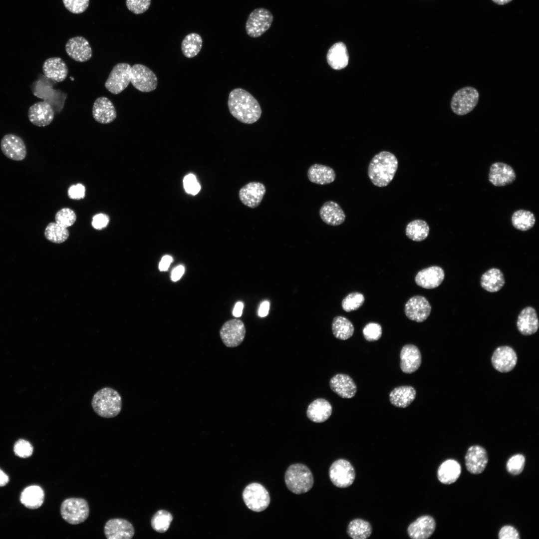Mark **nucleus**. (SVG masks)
Instances as JSON below:
<instances>
[{"label": "nucleus", "instance_id": "39448f33", "mask_svg": "<svg viewBox=\"0 0 539 539\" xmlns=\"http://www.w3.org/2000/svg\"><path fill=\"white\" fill-rule=\"evenodd\" d=\"M479 100V93L472 86H466L458 90L453 94L450 107L452 111L458 116L465 115L475 108Z\"/></svg>", "mask_w": 539, "mask_h": 539}, {"label": "nucleus", "instance_id": "aec40b11", "mask_svg": "<svg viewBox=\"0 0 539 539\" xmlns=\"http://www.w3.org/2000/svg\"><path fill=\"white\" fill-rule=\"evenodd\" d=\"M516 178L514 169L503 162H496L490 167L489 180L493 185L502 187L513 183Z\"/></svg>", "mask_w": 539, "mask_h": 539}, {"label": "nucleus", "instance_id": "8fccbe9b", "mask_svg": "<svg viewBox=\"0 0 539 539\" xmlns=\"http://www.w3.org/2000/svg\"><path fill=\"white\" fill-rule=\"evenodd\" d=\"M65 7L70 12L79 14L88 7L89 0H62Z\"/></svg>", "mask_w": 539, "mask_h": 539}, {"label": "nucleus", "instance_id": "f257e3e1", "mask_svg": "<svg viewBox=\"0 0 539 539\" xmlns=\"http://www.w3.org/2000/svg\"><path fill=\"white\" fill-rule=\"evenodd\" d=\"M228 105L232 115L245 124L256 122L262 114V109L258 101L249 92L242 88H235L230 92Z\"/></svg>", "mask_w": 539, "mask_h": 539}, {"label": "nucleus", "instance_id": "a19ab883", "mask_svg": "<svg viewBox=\"0 0 539 539\" xmlns=\"http://www.w3.org/2000/svg\"><path fill=\"white\" fill-rule=\"evenodd\" d=\"M348 536L353 539H366L372 533V527L368 522L360 519L351 521L347 527Z\"/></svg>", "mask_w": 539, "mask_h": 539}, {"label": "nucleus", "instance_id": "e433bc0d", "mask_svg": "<svg viewBox=\"0 0 539 539\" xmlns=\"http://www.w3.org/2000/svg\"><path fill=\"white\" fill-rule=\"evenodd\" d=\"M430 232L427 223L423 220L416 219L409 222L406 226L405 234L410 240L421 242L425 240Z\"/></svg>", "mask_w": 539, "mask_h": 539}, {"label": "nucleus", "instance_id": "f704fd0d", "mask_svg": "<svg viewBox=\"0 0 539 539\" xmlns=\"http://www.w3.org/2000/svg\"><path fill=\"white\" fill-rule=\"evenodd\" d=\"M44 499L43 489L37 485L25 488L20 497L21 503L27 508L36 509L41 506Z\"/></svg>", "mask_w": 539, "mask_h": 539}, {"label": "nucleus", "instance_id": "6ab92c4d", "mask_svg": "<svg viewBox=\"0 0 539 539\" xmlns=\"http://www.w3.org/2000/svg\"><path fill=\"white\" fill-rule=\"evenodd\" d=\"M266 192V189L263 183L251 182L241 188L239 195L244 205L251 208H256L260 205Z\"/></svg>", "mask_w": 539, "mask_h": 539}, {"label": "nucleus", "instance_id": "f03ea898", "mask_svg": "<svg viewBox=\"0 0 539 539\" xmlns=\"http://www.w3.org/2000/svg\"><path fill=\"white\" fill-rule=\"evenodd\" d=\"M398 166V160L394 154L381 151L370 161L367 170L368 177L375 186L386 187L393 180Z\"/></svg>", "mask_w": 539, "mask_h": 539}, {"label": "nucleus", "instance_id": "a18cd8bd", "mask_svg": "<svg viewBox=\"0 0 539 539\" xmlns=\"http://www.w3.org/2000/svg\"><path fill=\"white\" fill-rule=\"evenodd\" d=\"M76 219V216L74 212L67 208L59 210L55 216V222L66 228L72 226Z\"/></svg>", "mask_w": 539, "mask_h": 539}, {"label": "nucleus", "instance_id": "603ef678", "mask_svg": "<svg viewBox=\"0 0 539 539\" xmlns=\"http://www.w3.org/2000/svg\"><path fill=\"white\" fill-rule=\"evenodd\" d=\"M183 185L186 192L194 195H196L201 189L195 176L192 174H188L184 177Z\"/></svg>", "mask_w": 539, "mask_h": 539}, {"label": "nucleus", "instance_id": "4c0bfd02", "mask_svg": "<svg viewBox=\"0 0 539 539\" xmlns=\"http://www.w3.org/2000/svg\"><path fill=\"white\" fill-rule=\"evenodd\" d=\"M332 330L334 336L340 340H346L353 334L354 327L351 322L342 316L335 317L332 323Z\"/></svg>", "mask_w": 539, "mask_h": 539}, {"label": "nucleus", "instance_id": "423d86ee", "mask_svg": "<svg viewBox=\"0 0 539 539\" xmlns=\"http://www.w3.org/2000/svg\"><path fill=\"white\" fill-rule=\"evenodd\" d=\"M62 519L71 525H77L84 522L89 514L87 501L82 498H71L63 501L60 506Z\"/></svg>", "mask_w": 539, "mask_h": 539}, {"label": "nucleus", "instance_id": "1a4fd4ad", "mask_svg": "<svg viewBox=\"0 0 539 539\" xmlns=\"http://www.w3.org/2000/svg\"><path fill=\"white\" fill-rule=\"evenodd\" d=\"M130 76V82L141 92H151L157 86L158 79L156 74L144 65L135 64L132 66Z\"/></svg>", "mask_w": 539, "mask_h": 539}, {"label": "nucleus", "instance_id": "2eb2a0df", "mask_svg": "<svg viewBox=\"0 0 539 539\" xmlns=\"http://www.w3.org/2000/svg\"><path fill=\"white\" fill-rule=\"evenodd\" d=\"M65 51L70 58L80 62L88 61L92 55L89 42L81 36L69 39L65 44Z\"/></svg>", "mask_w": 539, "mask_h": 539}, {"label": "nucleus", "instance_id": "7ed1b4c3", "mask_svg": "<svg viewBox=\"0 0 539 539\" xmlns=\"http://www.w3.org/2000/svg\"><path fill=\"white\" fill-rule=\"evenodd\" d=\"M122 398L119 393L110 387H104L93 395L91 406L100 417L111 418L118 415L122 409Z\"/></svg>", "mask_w": 539, "mask_h": 539}, {"label": "nucleus", "instance_id": "a211bd4d", "mask_svg": "<svg viewBox=\"0 0 539 539\" xmlns=\"http://www.w3.org/2000/svg\"><path fill=\"white\" fill-rule=\"evenodd\" d=\"M517 356L511 347L504 346L498 347L493 354L492 363L493 367L501 372H508L516 366Z\"/></svg>", "mask_w": 539, "mask_h": 539}, {"label": "nucleus", "instance_id": "f3484780", "mask_svg": "<svg viewBox=\"0 0 539 539\" xmlns=\"http://www.w3.org/2000/svg\"><path fill=\"white\" fill-rule=\"evenodd\" d=\"M467 470L473 474H479L485 469L488 462V454L485 448L479 446H471L465 457Z\"/></svg>", "mask_w": 539, "mask_h": 539}, {"label": "nucleus", "instance_id": "052dcab7", "mask_svg": "<svg viewBox=\"0 0 539 539\" xmlns=\"http://www.w3.org/2000/svg\"><path fill=\"white\" fill-rule=\"evenodd\" d=\"M244 308V304L241 301L237 302L233 309V314L236 317L241 316L243 313V309Z\"/></svg>", "mask_w": 539, "mask_h": 539}, {"label": "nucleus", "instance_id": "09e8293b", "mask_svg": "<svg viewBox=\"0 0 539 539\" xmlns=\"http://www.w3.org/2000/svg\"><path fill=\"white\" fill-rule=\"evenodd\" d=\"M33 448L31 444L24 439H19L14 445V453L17 456L22 458H28L32 454Z\"/></svg>", "mask_w": 539, "mask_h": 539}, {"label": "nucleus", "instance_id": "bb28decb", "mask_svg": "<svg viewBox=\"0 0 539 539\" xmlns=\"http://www.w3.org/2000/svg\"><path fill=\"white\" fill-rule=\"evenodd\" d=\"M517 326L519 331L523 335H530L538 330L539 322L536 310L532 307H526L519 314Z\"/></svg>", "mask_w": 539, "mask_h": 539}, {"label": "nucleus", "instance_id": "7c9ffc66", "mask_svg": "<svg viewBox=\"0 0 539 539\" xmlns=\"http://www.w3.org/2000/svg\"><path fill=\"white\" fill-rule=\"evenodd\" d=\"M326 59L328 64L334 69L340 70L345 68L349 60L346 45L340 41L333 44L327 51Z\"/></svg>", "mask_w": 539, "mask_h": 539}, {"label": "nucleus", "instance_id": "f8f14e48", "mask_svg": "<svg viewBox=\"0 0 539 539\" xmlns=\"http://www.w3.org/2000/svg\"><path fill=\"white\" fill-rule=\"evenodd\" d=\"M246 328L243 322L238 319H230L222 326L220 335L224 344L228 347L239 346L244 340Z\"/></svg>", "mask_w": 539, "mask_h": 539}, {"label": "nucleus", "instance_id": "9b49d317", "mask_svg": "<svg viewBox=\"0 0 539 539\" xmlns=\"http://www.w3.org/2000/svg\"><path fill=\"white\" fill-rule=\"evenodd\" d=\"M331 482L339 488H346L352 484L355 478L354 469L351 464L345 459L334 461L329 470Z\"/></svg>", "mask_w": 539, "mask_h": 539}, {"label": "nucleus", "instance_id": "20e7f679", "mask_svg": "<svg viewBox=\"0 0 539 539\" xmlns=\"http://www.w3.org/2000/svg\"><path fill=\"white\" fill-rule=\"evenodd\" d=\"M284 481L288 489L296 494L307 492L314 483L310 469L305 465L299 463L292 464L287 468Z\"/></svg>", "mask_w": 539, "mask_h": 539}, {"label": "nucleus", "instance_id": "ea45409f", "mask_svg": "<svg viewBox=\"0 0 539 539\" xmlns=\"http://www.w3.org/2000/svg\"><path fill=\"white\" fill-rule=\"evenodd\" d=\"M511 221L514 228L521 231H527L534 227L536 218L529 211L518 210L513 214Z\"/></svg>", "mask_w": 539, "mask_h": 539}, {"label": "nucleus", "instance_id": "473e14b6", "mask_svg": "<svg viewBox=\"0 0 539 539\" xmlns=\"http://www.w3.org/2000/svg\"><path fill=\"white\" fill-rule=\"evenodd\" d=\"M461 473V467L457 461L449 459L443 462L439 466L437 477L439 481L444 484L449 485L455 482Z\"/></svg>", "mask_w": 539, "mask_h": 539}, {"label": "nucleus", "instance_id": "13d9d810", "mask_svg": "<svg viewBox=\"0 0 539 539\" xmlns=\"http://www.w3.org/2000/svg\"><path fill=\"white\" fill-rule=\"evenodd\" d=\"M185 269L183 266H179L175 268L172 271L171 275V280L176 281L180 279L184 272Z\"/></svg>", "mask_w": 539, "mask_h": 539}, {"label": "nucleus", "instance_id": "a878e982", "mask_svg": "<svg viewBox=\"0 0 539 539\" xmlns=\"http://www.w3.org/2000/svg\"><path fill=\"white\" fill-rule=\"evenodd\" d=\"M329 386L334 392L343 398H351L357 391V386L353 379L343 373L333 376L329 381Z\"/></svg>", "mask_w": 539, "mask_h": 539}, {"label": "nucleus", "instance_id": "e2e57ef3", "mask_svg": "<svg viewBox=\"0 0 539 539\" xmlns=\"http://www.w3.org/2000/svg\"><path fill=\"white\" fill-rule=\"evenodd\" d=\"M513 0H492V1L495 3L499 5H504L509 3Z\"/></svg>", "mask_w": 539, "mask_h": 539}, {"label": "nucleus", "instance_id": "3c124183", "mask_svg": "<svg viewBox=\"0 0 539 539\" xmlns=\"http://www.w3.org/2000/svg\"><path fill=\"white\" fill-rule=\"evenodd\" d=\"M151 0H126L127 8L136 14L144 13L149 8Z\"/></svg>", "mask_w": 539, "mask_h": 539}, {"label": "nucleus", "instance_id": "de8ad7c7", "mask_svg": "<svg viewBox=\"0 0 539 539\" xmlns=\"http://www.w3.org/2000/svg\"><path fill=\"white\" fill-rule=\"evenodd\" d=\"M382 333L381 326L375 322L367 323L363 329L364 337L368 341L378 340L381 337Z\"/></svg>", "mask_w": 539, "mask_h": 539}, {"label": "nucleus", "instance_id": "393cba45", "mask_svg": "<svg viewBox=\"0 0 539 539\" xmlns=\"http://www.w3.org/2000/svg\"><path fill=\"white\" fill-rule=\"evenodd\" d=\"M435 528L436 522L434 518L425 515L412 523L407 529V532L412 539H426L431 536Z\"/></svg>", "mask_w": 539, "mask_h": 539}, {"label": "nucleus", "instance_id": "5701e85b", "mask_svg": "<svg viewBox=\"0 0 539 539\" xmlns=\"http://www.w3.org/2000/svg\"><path fill=\"white\" fill-rule=\"evenodd\" d=\"M92 116L94 120L100 124H108L116 118L115 107L108 98L101 96L94 101L92 107Z\"/></svg>", "mask_w": 539, "mask_h": 539}, {"label": "nucleus", "instance_id": "4be33fe9", "mask_svg": "<svg viewBox=\"0 0 539 539\" xmlns=\"http://www.w3.org/2000/svg\"><path fill=\"white\" fill-rule=\"evenodd\" d=\"M445 277L443 270L438 266H432L422 270L416 274V284L424 288L433 289L439 286Z\"/></svg>", "mask_w": 539, "mask_h": 539}, {"label": "nucleus", "instance_id": "6e6552de", "mask_svg": "<svg viewBox=\"0 0 539 539\" xmlns=\"http://www.w3.org/2000/svg\"><path fill=\"white\" fill-rule=\"evenodd\" d=\"M243 499L251 510L260 512L267 508L270 497L266 489L261 484L253 483L248 485L243 492Z\"/></svg>", "mask_w": 539, "mask_h": 539}, {"label": "nucleus", "instance_id": "5fc2aeb1", "mask_svg": "<svg viewBox=\"0 0 539 539\" xmlns=\"http://www.w3.org/2000/svg\"><path fill=\"white\" fill-rule=\"evenodd\" d=\"M85 188L81 184L72 185L68 190V195L72 199H80L84 197Z\"/></svg>", "mask_w": 539, "mask_h": 539}, {"label": "nucleus", "instance_id": "412c9836", "mask_svg": "<svg viewBox=\"0 0 539 539\" xmlns=\"http://www.w3.org/2000/svg\"><path fill=\"white\" fill-rule=\"evenodd\" d=\"M54 116V112L51 106L44 101L33 104L28 110L29 121L32 124L38 127H44L50 124Z\"/></svg>", "mask_w": 539, "mask_h": 539}, {"label": "nucleus", "instance_id": "864d4df0", "mask_svg": "<svg viewBox=\"0 0 539 539\" xmlns=\"http://www.w3.org/2000/svg\"><path fill=\"white\" fill-rule=\"evenodd\" d=\"M499 538L500 539H519V534L517 530L511 526H505L503 527L499 533Z\"/></svg>", "mask_w": 539, "mask_h": 539}, {"label": "nucleus", "instance_id": "dca6fc26", "mask_svg": "<svg viewBox=\"0 0 539 539\" xmlns=\"http://www.w3.org/2000/svg\"><path fill=\"white\" fill-rule=\"evenodd\" d=\"M104 533L108 539H130L134 536L135 531L129 521L117 518L106 522Z\"/></svg>", "mask_w": 539, "mask_h": 539}, {"label": "nucleus", "instance_id": "680f3d73", "mask_svg": "<svg viewBox=\"0 0 539 539\" xmlns=\"http://www.w3.org/2000/svg\"><path fill=\"white\" fill-rule=\"evenodd\" d=\"M8 482V476L0 469V487L5 486Z\"/></svg>", "mask_w": 539, "mask_h": 539}, {"label": "nucleus", "instance_id": "c03bdc74", "mask_svg": "<svg viewBox=\"0 0 539 539\" xmlns=\"http://www.w3.org/2000/svg\"><path fill=\"white\" fill-rule=\"evenodd\" d=\"M365 300L364 295L358 292L348 294L342 301V307L346 312L358 309Z\"/></svg>", "mask_w": 539, "mask_h": 539}, {"label": "nucleus", "instance_id": "2f4dec72", "mask_svg": "<svg viewBox=\"0 0 539 539\" xmlns=\"http://www.w3.org/2000/svg\"><path fill=\"white\" fill-rule=\"evenodd\" d=\"M307 177L312 183L326 185L330 184L335 180L336 174L334 170L329 166L314 164L309 168Z\"/></svg>", "mask_w": 539, "mask_h": 539}, {"label": "nucleus", "instance_id": "4d7b16f0", "mask_svg": "<svg viewBox=\"0 0 539 539\" xmlns=\"http://www.w3.org/2000/svg\"><path fill=\"white\" fill-rule=\"evenodd\" d=\"M173 262V258L169 255L164 256L159 265V269L160 271H166L168 270L171 263Z\"/></svg>", "mask_w": 539, "mask_h": 539}, {"label": "nucleus", "instance_id": "37998d69", "mask_svg": "<svg viewBox=\"0 0 539 539\" xmlns=\"http://www.w3.org/2000/svg\"><path fill=\"white\" fill-rule=\"evenodd\" d=\"M173 517L170 513L160 510L156 512L152 518L151 526L155 531L164 533L169 529Z\"/></svg>", "mask_w": 539, "mask_h": 539}, {"label": "nucleus", "instance_id": "b1692460", "mask_svg": "<svg viewBox=\"0 0 539 539\" xmlns=\"http://www.w3.org/2000/svg\"><path fill=\"white\" fill-rule=\"evenodd\" d=\"M400 368L406 373L411 374L420 367L422 357L419 348L413 344L404 345L401 349L400 354Z\"/></svg>", "mask_w": 539, "mask_h": 539}, {"label": "nucleus", "instance_id": "4468645a", "mask_svg": "<svg viewBox=\"0 0 539 539\" xmlns=\"http://www.w3.org/2000/svg\"><path fill=\"white\" fill-rule=\"evenodd\" d=\"M406 316L410 320L422 322L429 316L431 306L424 296L415 295L410 298L405 305Z\"/></svg>", "mask_w": 539, "mask_h": 539}, {"label": "nucleus", "instance_id": "9d476101", "mask_svg": "<svg viewBox=\"0 0 539 539\" xmlns=\"http://www.w3.org/2000/svg\"><path fill=\"white\" fill-rule=\"evenodd\" d=\"M131 65L127 63L116 64L111 71L104 86L113 94L122 92L130 82Z\"/></svg>", "mask_w": 539, "mask_h": 539}, {"label": "nucleus", "instance_id": "79ce46f5", "mask_svg": "<svg viewBox=\"0 0 539 539\" xmlns=\"http://www.w3.org/2000/svg\"><path fill=\"white\" fill-rule=\"evenodd\" d=\"M46 239L54 243L60 244L65 242L69 237L67 228L56 223H49L44 230Z\"/></svg>", "mask_w": 539, "mask_h": 539}, {"label": "nucleus", "instance_id": "ddd939ff", "mask_svg": "<svg viewBox=\"0 0 539 539\" xmlns=\"http://www.w3.org/2000/svg\"><path fill=\"white\" fill-rule=\"evenodd\" d=\"M0 149L6 157L14 161L23 160L27 153L23 140L13 134H7L3 136L0 141Z\"/></svg>", "mask_w": 539, "mask_h": 539}, {"label": "nucleus", "instance_id": "bf43d9fd", "mask_svg": "<svg viewBox=\"0 0 539 539\" xmlns=\"http://www.w3.org/2000/svg\"><path fill=\"white\" fill-rule=\"evenodd\" d=\"M270 309V302L265 300L261 303L260 305V307L258 311V314L259 316L261 317L266 316L268 313Z\"/></svg>", "mask_w": 539, "mask_h": 539}, {"label": "nucleus", "instance_id": "cd10ccee", "mask_svg": "<svg viewBox=\"0 0 539 539\" xmlns=\"http://www.w3.org/2000/svg\"><path fill=\"white\" fill-rule=\"evenodd\" d=\"M42 71L48 78L60 82L66 79L68 69L66 64L61 58L54 57L45 60L42 65Z\"/></svg>", "mask_w": 539, "mask_h": 539}, {"label": "nucleus", "instance_id": "72a5a7b5", "mask_svg": "<svg viewBox=\"0 0 539 539\" xmlns=\"http://www.w3.org/2000/svg\"><path fill=\"white\" fill-rule=\"evenodd\" d=\"M416 391L410 386H401L395 388L389 394L390 403L399 408L409 406L416 397Z\"/></svg>", "mask_w": 539, "mask_h": 539}, {"label": "nucleus", "instance_id": "0eeeda50", "mask_svg": "<svg viewBox=\"0 0 539 539\" xmlns=\"http://www.w3.org/2000/svg\"><path fill=\"white\" fill-rule=\"evenodd\" d=\"M273 19L272 14L268 9H255L249 14L246 23L247 34L253 38L261 36L270 28Z\"/></svg>", "mask_w": 539, "mask_h": 539}, {"label": "nucleus", "instance_id": "6e6d98bb", "mask_svg": "<svg viewBox=\"0 0 539 539\" xmlns=\"http://www.w3.org/2000/svg\"><path fill=\"white\" fill-rule=\"evenodd\" d=\"M109 222V217L106 214L100 213L93 217L92 226L96 230H101L107 226Z\"/></svg>", "mask_w": 539, "mask_h": 539}, {"label": "nucleus", "instance_id": "49530a36", "mask_svg": "<svg viewBox=\"0 0 539 539\" xmlns=\"http://www.w3.org/2000/svg\"><path fill=\"white\" fill-rule=\"evenodd\" d=\"M525 461V457L523 455L519 454L513 455L507 463V471L514 475L521 474L524 470Z\"/></svg>", "mask_w": 539, "mask_h": 539}, {"label": "nucleus", "instance_id": "c85d7f7f", "mask_svg": "<svg viewBox=\"0 0 539 539\" xmlns=\"http://www.w3.org/2000/svg\"><path fill=\"white\" fill-rule=\"evenodd\" d=\"M321 220L326 224L337 226L342 224L345 220V214L336 202L329 201L323 204L319 210Z\"/></svg>", "mask_w": 539, "mask_h": 539}, {"label": "nucleus", "instance_id": "c756f323", "mask_svg": "<svg viewBox=\"0 0 539 539\" xmlns=\"http://www.w3.org/2000/svg\"><path fill=\"white\" fill-rule=\"evenodd\" d=\"M332 410V406L327 400L318 398L308 405L306 415L308 419L313 422L322 423L330 417Z\"/></svg>", "mask_w": 539, "mask_h": 539}, {"label": "nucleus", "instance_id": "58836bf2", "mask_svg": "<svg viewBox=\"0 0 539 539\" xmlns=\"http://www.w3.org/2000/svg\"><path fill=\"white\" fill-rule=\"evenodd\" d=\"M203 44L201 36L192 32L187 34L182 40L181 50L183 55L189 58L196 56L200 51Z\"/></svg>", "mask_w": 539, "mask_h": 539}, {"label": "nucleus", "instance_id": "c9c22d12", "mask_svg": "<svg viewBox=\"0 0 539 539\" xmlns=\"http://www.w3.org/2000/svg\"><path fill=\"white\" fill-rule=\"evenodd\" d=\"M505 280L502 272L498 269L492 268L486 271L481 276V285L486 290L495 292L500 290L504 285Z\"/></svg>", "mask_w": 539, "mask_h": 539}]
</instances>
